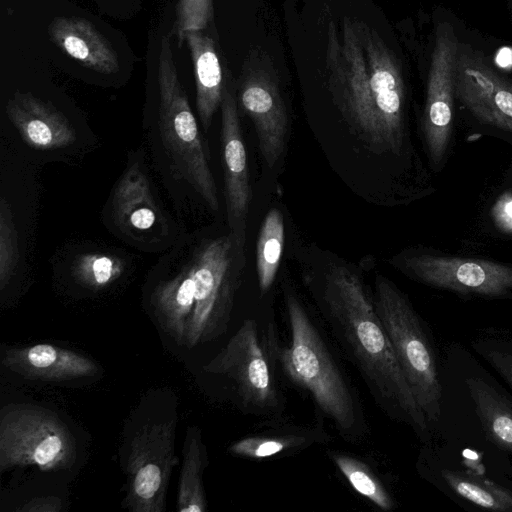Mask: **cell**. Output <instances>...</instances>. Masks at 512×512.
Listing matches in <instances>:
<instances>
[{"label": "cell", "instance_id": "obj_1", "mask_svg": "<svg viewBox=\"0 0 512 512\" xmlns=\"http://www.w3.org/2000/svg\"><path fill=\"white\" fill-rule=\"evenodd\" d=\"M326 68L335 103L375 152L401 151L405 84L401 66L379 34L344 17L341 36L328 24Z\"/></svg>", "mask_w": 512, "mask_h": 512}, {"label": "cell", "instance_id": "obj_2", "mask_svg": "<svg viewBox=\"0 0 512 512\" xmlns=\"http://www.w3.org/2000/svg\"><path fill=\"white\" fill-rule=\"evenodd\" d=\"M320 305L378 406L390 418L410 426L422 441H428L429 422L359 276L346 267L332 268L324 280Z\"/></svg>", "mask_w": 512, "mask_h": 512}, {"label": "cell", "instance_id": "obj_3", "mask_svg": "<svg viewBox=\"0 0 512 512\" xmlns=\"http://www.w3.org/2000/svg\"><path fill=\"white\" fill-rule=\"evenodd\" d=\"M157 102L143 123L151 157L176 196L198 198L219 210L216 181L202 131L180 82L170 39L163 36L157 65Z\"/></svg>", "mask_w": 512, "mask_h": 512}, {"label": "cell", "instance_id": "obj_4", "mask_svg": "<svg viewBox=\"0 0 512 512\" xmlns=\"http://www.w3.org/2000/svg\"><path fill=\"white\" fill-rule=\"evenodd\" d=\"M285 304L290 342L286 346L272 342L283 372L310 394L346 441L359 440L365 433V421L356 395L300 300L287 293Z\"/></svg>", "mask_w": 512, "mask_h": 512}, {"label": "cell", "instance_id": "obj_5", "mask_svg": "<svg viewBox=\"0 0 512 512\" xmlns=\"http://www.w3.org/2000/svg\"><path fill=\"white\" fill-rule=\"evenodd\" d=\"M195 298L185 345L193 348L227 330L245 269V246L232 233H185L180 240Z\"/></svg>", "mask_w": 512, "mask_h": 512}, {"label": "cell", "instance_id": "obj_6", "mask_svg": "<svg viewBox=\"0 0 512 512\" xmlns=\"http://www.w3.org/2000/svg\"><path fill=\"white\" fill-rule=\"evenodd\" d=\"M102 221L119 240L145 253H164L185 234L161 201L143 148L129 152L103 206Z\"/></svg>", "mask_w": 512, "mask_h": 512}, {"label": "cell", "instance_id": "obj_7", "mask_svg": "<svg viewBox=\"0 0 512 512\" xmlns=\"http://www.w3.org/2000/svg\"><path fill=\"white\" fill-rule=\"evenodd\" d=\"M374 305L409 386L429 424L441 414L442 387L435 353L407 297L383 276L375 281Z\"/></svg>", "mask_w": 512, "mask_h": 512}, {"label": "cell", "instance_id": "obj_8", "mask_svg": "<svg viewBox=\"0 0 512 512\" xmlns=\"http://www.w3.org/2000/svg\"><path fill=\"white\" fill-rule=\"evenodd\" d=\"M76 441L51 410L29 404L9 405L0 417V471L35 466L42 471L71 468Z\"/></svg>", "mask_w": 512, "mask_h": 512}, {"label": "cell", "instance_id": "obj_9", "mask_svg": "<svg viewBox=\"0 0 512 512\" xmlns=\"http://www.w3.org/2000/svg\"><path fill=\"white\" fill-rule=\"evenodd\" d=\"M203 369L230 380L249 413L269 415L280 408L279 392L254 320L245 321Z\"/></svg>", "mask_w": 512, "mask_h": 512}, {"label": "cell", "instance_id": "obj_10", "mask_svg": "<svg viewBox=\"0 0 512 512\" xmlns=\"http://www.w3.org/2000/svg\"><path fill=\"white\" fill-rule=\"evenodd\" d=\"M175 422L141 427L130 443L126 507L133 512H163L174 455Z\"/></svg>", "mask_w": 512, "mask_h": 512}, {"label": "cell", "instance_id": "obj_11", "mask_svg": "<svg viewBox=\"0 0 512 512\" xmlns=\"http://www.w3.org/2000/svg\"><path fill=\"white\" fill-rule=\"evenodd\" d=\"M459 47L453 26L440 23L431 55L422 121L429 158L437 167L445 159L451 141Z\"/></svg>", "mask_w": 512, "mask_h": 512}, {"label": "cell", "instance_id": "obj_12", "mask_svg": "<svg viewBox=\"0 0 512 512\" xmlns=\"http://www.w3.org/2000/svg\"><path fill=\"white\" fill-rule=\"evenodd\" d=\"M414 279L439 289L485 298L512 297V266L498 262L417 254L398 261Z\"/></svg>", "mask_w": 512, "mask_h": 512}, {"label": "cell", "instance_id": "obj_13", "mask_svg": "<svg viewBox=\"0 0 512 512\" xmlns=\"http://www.w3.org/2000/svg\"><path fill=\"white\" fill-rule=\"evenodd\" d=\"M456 96L479 121L512 133V82L469 45L459 47Z\"/></svg>", "mask_w": 512, "mask_h": 512}, {"label": "cell", "instance_id": "obj_14", "mask_svg": "<svg viewBox=\"0 0 512 512\" xmlns=\"http://www.w3.org/2000/svg\"><path fill=\"white\" fill-rule=\"evenodd\" d=\"M224 199L228 231L246 246L247 216L251 198L248 163L237 101L226 82L220 105Z\"/></svg>", "mask_w": 512, "mask_h": 512}, {"label": "cell", "instance_id": "obj_15", "mask_svg": "<svg viewBox=\"0 0 512 512\" xmlns=\"http://www.w3.org/2000/svg\"><path fill=\"white\" fill-rule=\"evenodd\" d=\"M242 108L252 120L259 150L269 168L284 152L288 133V114L278 82L268 68L250 65L239 86Z\"/></svg>", "mask_w": 512, "mask_h": 512}, {"label": "cell", "instance_id": "obj_16", "mask_svg": "<svg viewBox=\"0 0 512 512\" xmlns=\"http://www.w3.org/2000/svg\"><path fill=\"white\" fill-rule=\"evenodd\" d=\"M5 113L31 150L58 156L80 143L79 130L71 119L51 101L32 92H14L5 105Z\"/></svg>", "mask_w": 512, "mask_h": 512}, {"label": "cell", "instance_id": "obj_17", "mask_svg": "<svg viewBox=\"0 0 512 512\" xmlns=\"http://www.w3.org/2000/svg\"><path fill=\"white\" fill-rule=\"evenodd\" d=\"M2 364L31 380L66 381L93 376L97 364L82 353L49 343L3 350Z\"/></svg>", "mask_w": 512, "mask_h": 512}, {"label": "cell", "instance_id": "obj_18", "mask_svg": "<svg viewBox=\"0 0 512 512\" xmlns=\"http://www.w3.org/2000/svg\"><path fill=\"white\" fill-rule=\"evenodd\" d=\"M51 41L83 67L102 74L119 71V60L109 40L89 20L57 16L48 27Z\"/></svg>", "mask_w": 512, "mask_h": 512}, {"label": "cell", "instance_id": "obj_19", "mask_svg": "<svg viewBox=\"0 0 512 512\" xmlns=\"http://www.w3.org/2000/svg\"><path fill=\"white\" fill-rule=\"evenodd\" d=\"M193 65L196 88V111L204 132H208L213 117L220 108L225 81L214 40L202 30L184 35Z\"/></svg>", "mask_w": 512, "mask_h": 512}, {"label": "cell", "instance_id": "obj_20", "mask_svg": "<svg viewBox=\"0 0 512 512\" xmlns=\"http://www.w3.org/2000/svg\"><path fill=\"white\" fill-rule=\"evenodd\" d=\"M466 385L487 439L512 456V401L481 378Z\"/></svg>", "mask_w": 512, "mask_h": 512}, {"label": "cell", "instance_id": "obj_21", "mask_svg": "<svg viewBox=\"0 0 512 512\" xmlns=\"http://www.w3.org/2000/svg\"><path fill=\"white\" fill-rule=\"evenodd\" d=\"M327 439L322 429L292 427L244 437L230 445L228 451L237 457L267 459L293 454Z\"/></svg>", "mask_w": 512, "mask_h": 512}, {"label": "cell", "instance_id": "obj_22", "mask_svg": "<svg viewBox=\"0 0 512 512\" xmlns=\"http://www.w3.org/2000/svg\"><path fill=\"white\" fill-rule=\"evenodd\" d=\"M182 454L177 511L204 512L207 510V499L203 485V472L207 466V453L198 427H188Z\"/></svg>", "mask_w": 512, "mask_h": 512}, {"label": "cell", "instance_id": "obj_23", "mask_svg": "<svg viewBox=\"0 0 512 512\" xmlns=\"http://www.w3.org/2000/svg\"><path fill=\"white\" fill-rule=\"evenodd\" d=\"M68 264L69 275L74 283L94 292L116 283L128 268L125 257L105 249L76 252Z\"/></svg>", "mask_w": 512, "mask_h": 512}, {"label": "cell", "instance_id": "obj_24", "mask_svg": "<svg viewBox=\"0 0 512 512\" xmlns=\"http://www.w3.org/2000/svg\"><path fill=\"white\" fill-rule=\"evenodd\" d=\"M440 475L459 497L483 509L512 512V491L481 476L441 469Z\"/></svg>", "mask_w": 512, "mask_h": 512}, {"label": "cell", "instance_id": "obj_25", "mask_svg": "<svg viewBox=\"0 0 512 512\" xmlns=\"http://www.w3.org/2000/svg\"><path fill=\"white\" fill-rule=\"evenodd\" d=\"M284 236L283 215L278 208H272L264 218L256 245V271L262 293L269 291L277 275Z\"/></svg>", "mask_w": 512, "mask_h": 512}, {"label": "cell", "instance_id": "obj_26", "mask_svg": "<svg viewBox=\"0 0 512 512\" xmlns=\"http://www.w3.org/2000/svg\"><path fill=\"white\" fill-rule=\"evenodd\" d=\"M330 458L352 488L383 511H391L396 502L378 474L365 461L332 451Z\"/></svg>", "mask_w": 512, "mask_h": 512}, {"label": "cell", "instance_id": "obj_27", "mask_svg": "<svg viewBox=\"0 0 512 512\" xmlns=\"http://www.w3.org/2000/svg\"><path fill=\"white\" fill-rule=\"evenodd\" d=\"M24 264L22 242L9 197L0 198V291L12 283Z\"/></svg>", "mask_w": 512, "mask_h": 512}, {"label": "cell", "instance_id": "obj_28", "mask_svg": "<svg viewBox=\"0 0 512 512\" xmlns=\"http://www.w3.org/2000/svg\"><path fill=\"white\" fill-rule=\"evenodd\" d=\"M173 33L179 43L184 35L192 30H204L213 16V0H178Z\"/></svg>", "mask_w": 512, "mask_h": 512}, {"label": "cell", "instance_id": "obj_29", "mask_svg": "<svg viewBox=\"0 0 512 512\" xmlns=\"http://www.w3.org/2000/svg\"><path fill=\"white\" fill-rule=\"evenodd\" d=\"M472 347L480 354L506 381L512 389V349L504 342L479 339Z\"/></svg>", "mask_w": 512, "mask_h": 512}, {"label": "cell", "instance_id": "obj_30", "mask_svg": "<svg viewBox=\"0 0 512 512\" xmlns=\"http://www.w3.org/2000/svg\"><path fill=\"white\" fill-rule=\"evenodd\" d=\"M61 500L55 496L37 497L26 502L19 510L26 512H58Z\"/></svg>", "mask_w": 512, "mask_h": 512}, {"label": "cell", "instance_id": "obj_31", "mask_svg": "<svg viewBox=\"0 0 512 512\" xmlns=\"http://www.w3.org/2000/svg\"><path fill=\"white\" fill-rule=\"evenodd\" d=\"M502 211L505 213L507 219H509L507 223L510 224L512 222V200L505 203V206L502 208Z\"/></svg>", "mask_w": 512, "mask_h": 512}]
</instances>
